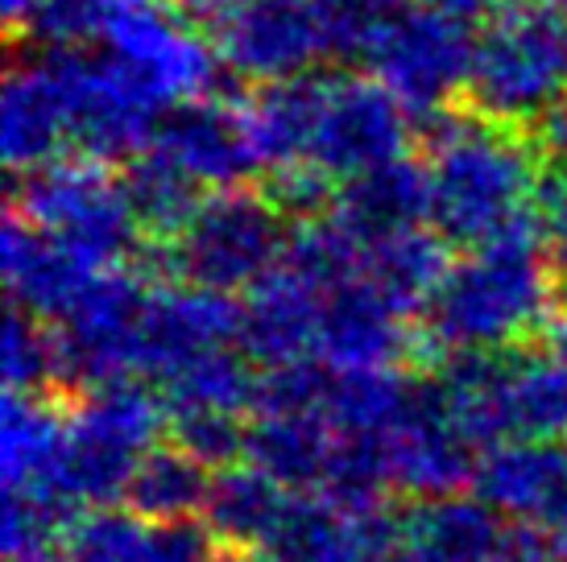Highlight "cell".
I'll use <instances>...</instances> for the list:
<instances>
[{"instance_id": "1", "label": "cell", "mask_w": 567, "mask_h": 562, "mask_svg": "<svg viewBox=\"0 0 567 562\" xmlns=\"http://www.w3.org/2000/svg\"><path fill=\"white\" fill-rule=\"evenodd\" d=\"M419 140L431 174V228L447 244L476 249L530 223L538 166L526 128L443 108L419 116Z\"/></svg>"}, {"instance_id": "2", "label": "cell", "mask_w": 567, "mask_h": 562, "mask_svg": "<svg viewBox=\"0 0 567 562\" xmlns=\"http://www.w3.org/2000/svg\"><path fill=\"white\" fill-rule=\"evenodd\" d=\"M555 302V273L543 266L535 223L476 244L447 266L423 311L435 352H509L538 331Z\"/></svg>"}, {"instance_id": "3", "label": "cell", "mask_w": 567, "mask_h": 562, "mask_svg": "<svg viewBox=\"0 0 567 562\" xmlns=\"http://www.w3.org/2000/svg\"><path fill=\"white\" fill-rule=\"evenodd\" d=\"M567 87V25L564 13L543 0L505 4L476 38L468 108L493 125L530 128L564 104Z\"/></svg>"}, {"instance_id": "4", "label": "cell", "mask_w": 567, "mask_h": 562, "mask_svg": "<svg viewBox=\"0 0 567 562\" xmlns=\"http://www.w3.org/2000/svg\"><path fill=\"white\" fill-rule=\"evenodd\" d=\"M440 381L481 447L567 438V360L559 352H456Z\"/></svg>"}, {"instance_id": "5", "label": "cell", "mask_w": 567, "mask_h": 562, "mask_svg": "<svg viewBox=\"0 0 567 562\" xmlns=\"http://www.w3.org/2000/svg\"><path fill=\"white\" fill-rule=\"evenodd\" d=\"M166 414V397H154L133 376L87 389L66 414L63 455L50 492L75 509H109L112 500H125L137 464L158 447Z\"/></svg>"}, {"instance_id": "6", "label": "cell", "mask_w": 567, "mask_h": 562, "mask_svg": "<svg viewBox=\"0 0 567 562\" xmlns=\"http://www.w3.org/2000/svg\"><path fill=\"white\" fill-rule=\"evenodd\" d=\"M290 216L274 195L249 187L212 190L190 211L183 232L162 244L174 278L216 294H249L257 281L282 266L290 249Z\"/></svg>"}, {"instance_id": "7", "label": "cell", "mask_w": 567, "mask_h": 562, "mask_svg": "<svg viewBox=\"0 0 567 562\" xmlns=\"http://www.w3.org/2000/svg\"><path fill=\"white\" fill-rule=\"evenodd\" d=\"M13 211L47 228L54 240L92 269H121L142 249V223L133 216L125 183L109 162H50L13 183Z\"/></svg>"}, {"instance_id": "8", "label": "cell", "mask_w": 567, "mask_h": 562, "mask_svg": "<svg viewBox=\"0 0 567 562\" xmlns=\"http://www.w3.org/2000/svg\"><path fill=\"white\" fill-rule=\"evenodd\" d=\"M63 83L71 112V145L95 162H128L154 140L171 104L142 75L116 63L109 50L42 46Z\"/></svg>"}, {"instance_id": "9", "label": "cell", "mask_w": 567, "mask_h": 562, "mask_svg": "<svg viewBox=\"0 0 567 562\" xmlns=\"http://www.w3.org/2000/svg\"><path fill=\"white\" fill-rule=\"evenodd\" d=\"M145 302H150L145 278L128 273L125 266L95 269L80 298L54 323L59 385L87 393L137 373Z\"/></svg>"}, {"instance_id": "10", "label": "cell", "mask_w": 567, "mask_h": 562, "mask_svg": "<svg viewBox=\"0 0 567 562\" xmlns=\"http://www.w3.org/2000/svg\"><path fill=\"white\" fill-rule=\"evenodd\" d=\"M100 42L171 108L220 92L224 59L195 33L174 0H112Z\"/></svg>"}, {"instance_id": "11", "label": "cell", "mask_w": 567, "mask_h": 562, "mask_svg": "<svg viewBox=\"0 0 567 562\" xmlns=\"http://www.w3.org/2000/svg\"><path fill=\"white\" fill-rule=\"evenodd\" d=\"M473 54L476 38L468 33L464 17L435 4H410L394 21V30L381 38L369 66L373 79H381L419 121L452 108V100L468 92Z\"/></svg>"}, {"instance_id": "12", "label": "cell", "mask_w": 567, "mask_h": 562, "mask_svg": "<svg viewBox=\"0 0 567 562\" xmlns=\"http://www.w3.org/2000/svg\"><path fill=\"white\" fill-rule=\"evenodd\" d=\"M385 451H390V480L398 492L414 500L447 497L473 485L476 464H481V443L468 435L460 422L443 381H410V393L398 418L385 430Z\"/></svg>"}, {"instance_id": "13", "label": "cell", "mask_w": 567, "mask_h": 562, "mask_svg": "<svg viewBox=\"0 0 567 562\" xmlns=\"http://www.w3.org/2000/svg\"><path fill=\"white\" fill-rule=\"evenodd\" d=\"M410 137V108L381 79L331 75L307 162H316L331 183H352L394 157H406Z\"/></svg>"}, {"instance_id": "14", "label": "cell", "mask_w": 567, "mask_h": 562, "mask_svg": "<svg viewBox=\"0 0 567 562\" xmlns=\"http://www.w3.org/2000/svg\"><path fill=\"white\" fill-rule=\"evenodd\" d=\"M224 66L249 83H282L311 75L323 50L316 0H240L216 30Z\"/></svg>"}, {"instance_id": "15", "label": "cell", "mask_w": 567, "mask_h": 562, "mask_svg": "<svg viewBox=\"0 0 567 562\" xmlns=\"http://www.w3.org/2000/svg\"><path fill=\"white\" fill-rule=\"evenodd\" d=\"M150 145L166 149L199 187L212 190L245 187L252 174L266 170L252 140L249 112H240L220 92L174 104Z\"/></svg>"}, {"instance_id": "16", "label": "cell", "mask_w": 567, "mask_h": 562, "mask_svg": "<svg viewBox=\"0 0 567 562\" xmlns=\"http://www.w3.org/2000/svg\"><path fill=\"white\" fill-rule=\"evenodd\" d=\"M240 347V302L233 294L199 285H158L150 290L142 319V356L137 373L162 385L183 364L216 347Z\"/></svg>"}, {"instance_id": "17", "label": "cell", "mask_w": 567, "mask_h": 562, "mask_svg": "<svg viewBox=\"0 0 567 562\" xmlns=\"http://www.w3.org/2000/svg\"><path fill=\"white\" fill-rule=\"evenodd\" d=\"M402 542V521L381 509H344L319 492H295L278 533L261 559L269 562H385Z\"/></svg>"}, {"instance_id": "18", "label": "cell", "mask_w": 567, "mask_h": 562, "mask_svg": "<svg viewBox=\"0 0 567 562\" xmlns=\"http://www.w3.org/2000/svg\"><path fill=\"white\" fill-rule=\"evenodd\" d=\"M473 492L514 525L567 533V447L538 438H509L485 447Z\"/></svg>"}, {"instance_id": "19", "label": "cell", "mask_w": 567, "mask_h": 562, "mask_svg": "<svg viewBox=\"0 0 567 562\" xmlns=\"http://www.w3.org/2000/svg\"><path fill=\"white\" fill-rule=\"evenodd\" d=\"M414 347L406 314L361 273L323 290L316 360L328 368H394Z\"/></svg>"}, {"instance_id": "20", "label": "cell", "mask_w": 567, "mask_h": 562, "mask_svg": "<svg viewBox=\"0 0 567 562\" xmlns=\"http://www.w3.org/2000/svg\"><path fill=\"white\" fill-rule=\"evenodd\" d=\"M71 145V112L63 83L42 46L17 54L0 92V157L13 174L59 162Z\"/></svg>"}, {"instance_id": "21", "label": "cell", "mask_w": 567, "mask_h": 562, "mask_svg": "<svg viewBox=\"0 0 567 562\" xmlns=\"http://www.w3.org/2000/svg\"><path fill=\"white\" fill-rule=\"evenodd\" d=\"M92 273L95 269L80 261L63 240H54L21 211H9L0 232V278L9 290V306L59 323Z\"/></svg>"}, {"instance_id": "22", "label": "cell", "mask_w": 567, "mask_h": 562, "mask_svg": "<svg viewBox=\"0 0 567 562\" xmlns=\"http://www.w3.org/2000/svg\"><path fill=\"white\" fill-rule=\"evenodd\" d=\"M319 306L323 290L282 261L240 302V352H249L261 368L316 360Z\"/></svg>"}, {"instance_id": "23", "label": "cell", "mask_w": 567, "mask_h": 562, "mask_svg": "<svg viewBox=\"0 0 567 562\" xmlns=\"http://www.w3.org/2000/svg\"><path fill=\"white\" fill-rule=\"evenodd\" d=\"M331 216L369 252L373 244H385L394 236L431 223V174H426V166L394 157L378 170L344 183Z\"/></svg>"}, {"instance_id": "24", "label": "cell", "mask_w": 567, "mask_h": 562, "mask_svg": "<svg viewBox=\"0 0 567 562\" xmlns=\"http://www.w3.org/2000/svg\"><path fill=\"white\" fill-rule=\"evenodd\" d=\"M290 500H295V492L278 480H269L266 471H257L252 464H233V468H220L212 476L204 525L220 542V550L261 554L282 525Z\"/></svg>"}, {"instance_id": "25", "label": "cell", "mask_w": 567, "mask_h": 562, "mask_svg": "<svg viewBox=\"0 0 567 562\" xmlns=\"http://www.w3.org/2000/svg\"><path fill=\"white\" fill-rule=\"evenodd\" d=\"M336 451V426L323 414H257L245 438V464L290 492H319Z\"/></svg>"}, {"instance_id": "26", "label": "cell", "mask_w": 567, "mask_h": 562, "mask_svg": "<svg viewBox=\"0 0 567 562\" xmlns=\"http://www.w3.org/2000/svg\"><path fill=\"white\" fill-rule=\"evenodd\" d=\"M505 533L509 525L502 513L476 492L414 500V509L402 517V542L435 562H488L505 547Z\"/></svg>"}, {"instance_id": "27", "label": "cell", "mask_w": 567, "mask_h": 562, "mask_svg": "<svg viewBox=\"0 0 567 562\" xmlns=\"http://www.w3.org/2000/svg\"><path fill=\"white\" fill-rule=\"evenodd\" d=\"M66 438V414L47 393H4L0 406V476L4 488H47Z\"/></svg>"}, {"instance_id": "28", "label": "cell", "mask_w": 567, "mask_h": 562, "mask_svg": "<svg viewBox=\"0 0 567 562\" xmlns=\"http://www.w3.org/2000/svg\"><path fill=\"white\" fill-rule=\"evenodd\" d=\"M323 95H328V79L323 75L261 83L257 100L249 104V125L266 170H282V166L311 157Z\"/></svg>"}, {"instance_id": "29", "label": "cell", "mask_w": 567, "mask_h": 562, "mask_svg": "<svg viewBox=\"0 0 567 562\" xmlns=\"http://www.w3.org/2000/svg\"><path fill=\"white\" fill-rule=\"evenodd\" d=\"M121 183L142 232L154 236L158 244L183 232L190 211L199 207V183L158 145H145L137 157H128Z\"/></svg>"}, {"instance_id": "30", "label": "cell", "mask_w": 567, "mask_h": 562, "mask_svg": "<svg viewBox=\"0 0 567 562\" xmlns=\"http://www.w3.org/2000/svg\"><path fill=\"white\" fill-rule=\"evenodd\" d=\"M207 464H199L190 451H183L178 443L174 447H154L145 455L133 480H128V509L154 525H171V521H190V517L204 513L207 504Z\"/></svg>"}, {"instance_id": "31", "label": "cell", "mask_w": 567, "mask_h": 562, "mask_svg": "<svg viewBox=\"0 0 567 562\" xmlns=\"http://www.w3.org/2000/svg\"><path fill=\"white\" fill-rule=\"evenodd\" d=\"M447 266H452L447 261V240L440 232H426V228L402 232L364 252V278L373 281L402 314L426 311V302L440 290Z\"/></svg>"}, {"instance_id": "32", "label": "cell", "mask_w": 567, "mask_h": 562, "mask_svg": "<svg viewBox=\"0 0 567 562\" xmlns=\"http://www.w3.org/2000/svg\"><path fill=\"white\" fill-rule=\"evenodd\" d=\"M249 352L237 347H216L204 352L199 360L183 364L174 376H166L158 389L166 397L171 414H187V409H224V414H245L257 406V381Z\"/></svg>"}, {"instance_id": "33", "label": "cell", "mask_w": 567, "mask_h": 562, "mask_svg": "<svg viewBox=\"0 0 567 562\" xmlns=\"http://www.w3.org/2000/svg\"><path fill=\"white\" fill-rule=\"evenodd\" d=\"M80 521L71 500L47 488H4V517H0V547L4 562H47Z\"/></svg>"}, {"instance_id": "34", "label": "cell", "mask_w": 567, "mask_h": 562, "mask_svg": "<svg viewBox=\"0 0 567 562\" xmlns=\"http://www.w3.org/2000/svg\"><path fill=\"white\" fill-rule=\"evenodd\" d=\"M323 50L336 63L373 59L381 38L394 30V21L410 9V0H316Z\"/></svg>"}, {"instance_id": "35", "label": "cell", "mask_w": 567, "mask_h": 562, "mask_svg": "<svg viewBox=\"0 0 567 562\" xmlns=\"http://www.w3.org/2000/svg\"><path fill=\"white\" fill-rule=\"evenodd\" d=\"M47 319L9 306L4 331H0V373L4 393H47L59 385V344L54 327H42Z\"/></svg>"}, {"instance_id": "36", "label": "cell", "mask_w": 567, "mask_h": 562, "mask_svg": "<svg viewBox=\"0 0 567 562\" xmlns=\"http://www.w3.org/2000/svg\"><path fill=\"white\" fill-rule=\"evenodd\" d=\"M174 418V443L190 451L207 468H233L245 459V438L249 426H240V414H224V409H187V414H171Z\"/></svg>"}, {"instance_id": "37", "label": "cell", "mask_w": 567, "mask_h": 562, "mask_svg": "<svg viewBox=\"0 0 567 562\" xmlns=\"http://www.w3.org/2000/svg\"><path fill=\"white\" fill-rule=\"evenodd\" d=\"M112 0H38L25 33L38 46H83L104 33Z\"/></svg>"}, {"instance_id": "38", "label": "cell", "mask_w": 567, "mask_h": 562, "mask_svg": "<svg viewBox=\"0 0 567 562\" xmlns=\"http://www.w3.org/2000/svg\"><path fill=\"white\" fill-rule=\"evenodd\" d=\"M269 195L274 204L282 207L290 219H319L323 207L331 204V178L319 170L316 162H295V166H282L274 170V183H269Z\"/></svg>"}, {"instance_id": "39", "label": "cell", "mask_w": 567, "mask_h": 562, "mask_svg": "<svg viewBox=\"0 0 567 562\" xmlns=\"http://www.w3.org/2000/svg\"><path fill=\"white\" fill-rule=\"evenodd\" d=\"M530 223L543 236V244L567 249V162H547L538 170L535 195H530Z\"/></svg>"}, {"instance_id": "40", "label": "cell", "mask_w": 567, "mask_h": 562, "mask_svg": "<svg viewBox=\"0 0 567 562\" xmlns=\"http://www.w3.org/2000/svg\"><path fill=\"white\" fill-rule=\"evenodd\" d=\"M488 562H559V533L538 525H509L505 547Z\"/></svg>"}, {"instance_id": "41", "label": "cell", "mask_w": 567, "mask_h": 562, "mask_svg": "<svg viewBox=\"0 0 567 562\" xmlns=\"http://www.w3.org/2000/svg\"><path fill=\"white\" fill-rule=\"evenodd\" d=\"M174 4H178V13L187 17L190 25L216 33L233 17V9H237L240 0H174Z\"/></svg>"}, {"instance_id": "42", "label": "cell", "mask_w": 567, "mask_h": 562, "mask_svg": "<svg viewBox=\"0 0 567 562\" xmlns=\"http://www.w3.org/2000/svg\"><path fill=\"white\" fill-rule=\"evenodd\" d=\"M538 140H543V149H547L555 162H567V100L559 104V108H551L547 116H543Z\"/></svg>"}, {"instance_id": "43", "label": "cell", "mask_w": 567, "mask_h": 562, "mask_svg": "<svg viewBox=\"0 0 567 562\" xmlns=\"http://www.w3.org/2000/svg\"><path fill=\"white\" fill-rule=\"evenodd\" d=\"M0 9H4V21H9L13 30H25V21H30V13L38 9V0H0Z\"/></svg>"}, {"instance_id": "44", "label": "cell", "mask_w": 567, "mask_h": 562, "mask_svg": "<svg viewBox=\"0 0 567 562\" xmlns=\"http://www.w3.org/2000/svg\"><path fill=\"white\" fill-rule=\"evenodd\" d=\"M555 306L567 323V249H559V266H555Z\"/></svg>"}, {"instance_id": "45", "label": "cell", "mask_w": 567, "mask_h": 562, "mask_svg": "<svg viewBox=\"0 0 567 562\" xmlns=\"http://www.w3.org/2000/svg\"><path fill=\"white\" fill-rule=\"evenodd\" d=\"M385 562H435V559H431V554H423V550L406 547V542H398V547L385 554Z\"/></svg>"}, {"instance_id": "46", "label": "cell", "mask_w": 567, "mask_h": 562, "mask_svg": "<svg viewBox=\"0 0 567 562\" xmlns=\"http://www.w3.org/2000/svg\"><path fill=\"white\" fill-rule=\"evenodd\" d=\"M555 352L567 360V323H564V335H559V344H555Z\"/></svg>"}, {"instance_id": "47", "label": "cell", "mask_w": 567, "mask_h": 562, "mask_svg": "<svg viewBox=\"0 0 567 562\" xmlns=\"http://www.w3.org/2000/svg\"><path fill=\"white\" fill-rule=\"evenodd\" d=\"M237 562H269V559H261V554H245V559H237Z\"/></svg>"}]
</instances>
